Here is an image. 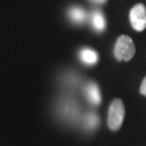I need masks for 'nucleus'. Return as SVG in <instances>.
Wrapping results in <instances>:
<instances>
[{
    "label": "nucleus",
    "mask_w": 146,
    "mask_h": 146,
    "mask_svg": "<svg viewBox=\"0 0 146 146\" xmlns=\"http://www.w3.org/2000/svg\"><path fill=\"white\" fill-rule=\"evenodd\" d=\"M135 54V44L129 36L121 35L118 37L114 48V55L118 61L128 62Z\"/></svg>",
    "instance_id": "obj_1"
},
{
    "label": "nucleus",
    "mask_w": 146,
    "mask_h": 146,
    "mask_svg": "<svg viewBox=\"0 0 146 146\" xmlns=\"http://www.w3.org/2000/svg\"><path fill=\"white\" fill-rule=\"evenodd\" d=\"M125 115V110L123 102L120 99H115L110 106L108 117H107V125H108V128L110 130H119L123 123Z\"/></svg>",
    "instance_id": "obj_2"
},
{
    "label": "nucleus",
    "mask_w": 146,
    "mask_h": 146,
    "mask_svg": "<svg viewBox=\"0 0 146 146\" xmlns=\"http://www.w3.org/2000/svg\"><path fill=\"white\" fill-rule=\"evenodd\" d=\"M130 24L136 31H143L146 28V8L143 3H136L129 13Z\"/></svg>",
    "instance_id": "obj_3"
},
{
    "label": "nucleus",
    "mask_w": 146,
    "mask_h": 146,
    "mask_svg": "<svg viewBox=\"0 0 146 146\" xmlns=\"http://www.w3.org/2000/svg\"><path fill=\"white\" fill-rule=\"evenodd\" d=\"M86 95H87V99L89 100V102L94 105H99L102 101L100 89L98 87V84H94V82H91L86 87Z\"/></svg>",
    "instance_id": "obj_4"
},
{
    "label": "nucleus",
    "mask_w": 146,
    "mask_h": 146,
    "mask_svg": "<svg viewBox=\"0 0 146 146\" xmlns=\"http://www.w3.org/2000/svg\"><path fill=\"white\" fill-rule=\"evenodd\" d=\"M79 56H80V60L84 64H89V65L95 64L99 60L98 53L95 52L94 50H92V49H90V48H84L82 50H80Z\"/></svg>",
    "instance_id": "obj_5"
},
{
    "label": "nucleus",
    "mask_w": 146,
    "mask_h": 146,
    "mask_svg": "<svg viewBox=\"0 0 146 146\" xmlns=\"http://www.w3.org/2000/svg\"><path fill=\"white\" fill-rule=\"evenodd\" d=\"M69 19L77 24H81L87 20V12L80 7H73L68 11Z\"/></svg>",
    "instance_id": "obj_6"
},
{
    "label": "nucleus",
    "mask_w": 146,
    "mask_h": 146,
    "mask_svg": "<svg viewBox=\"0 0 146 146\" xmlns=\"http://www.w3.org/2000/svg\"><path fill=\"white\" fill-rule=\"evenodd\" d=\"M92 26L98 31H102L106 27V21L101 11H94L92 13Z\"/></svg>",
    "instance_id": "obj_7"
},
{
    "label": "nucleus",
    "mask_w": 146,
    "mask_h": 146,
    "mask_svg": "<svg viewBox=\"0 0 146 146\" xmlns=\"http://www.w3.org/2000/svg\"><path fill=\"white\" fill-rule=\"evenodd\" d=\"M100 122V118L99 116L94 113H89L87 114L86 118H84V125H86V128L88 129H94L99 125Z\"/></svg>",
    "instance_id": "obj_8"
},
{
    "label": "nucleus",
    "mask_w": 146,
    "mask_h": 146,
    "mask_svg": "<svg viewBox=\"0 0 146 146\" xmlns=\"http://www.w3.org/2000/svg\"><path fill=\"white\" fill-rule=\"evenodd\" d=\"M140 93H141L142 95L146 96V77L143 79V81H142L141 87H140Z\"/></svg>",
    "instance_id": "obj_9"
},
{
    "label": "nucleus",
    "mask_w": 146,
    "mask_h": 146,
    "mask_svg": "<svg viewBox=\"0 0 146 146\" xmlns=\"http://www.w3.org/2000/svg\"><path fill=\"white\" fill-rule=\"evenodd\" d=\"M94 2H96V3H105L106 2V0H92Z\"/></svg>",
    "instance_id": "obj_10"
}]
</instances>
